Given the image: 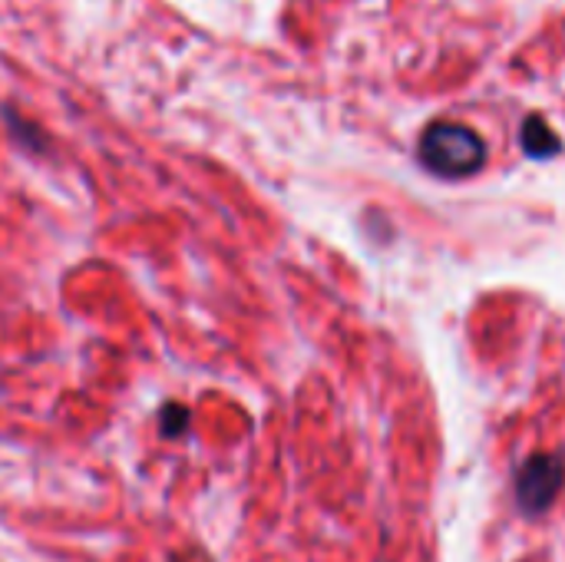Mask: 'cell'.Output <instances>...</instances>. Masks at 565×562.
I'll list each match as a JSON object with an SVG mask.
<instances>
[{"instance_id":"cell-1","label":"cell","mask_w":565,"mask_h":562,"mask_svg":"<svg viewBox=\"0 0 565 562\" xmlns=\"http://www.w3.org/2000/svg\"><path fill=\"white\" fill-rule=\"evenodd\" d=\"M420 159L427 169L447 179L473 176L487 162L483 139L460 123H434L420 139Z\"/></svg>"},{"instance_id":"cell-3","label":"cell","mask_w":565,"mask_h":562,"mask_svg":"<svg viewBox=\"0 0 565 562\" xmlns=\"http://www.w3.org/2000/svg\"><path fill=\"white\" fill-rule=\"evenodd\" d=\"M185 424H189V414H185V407H166L162 411V431L169 434V437H179L182 431H185Z\"/></svg>"},{"instance_id":"cell-2","label":"cell","mask_w":565,"mask_h":562,"mask_svg":"<svg viewBox=\"0 0 565 562\" xmlns=\"http://www.w3.org/2000/svg\"><path fill=\"white\" fill-rule=\"evenodd\" d=\"M523 146H526L530 156H553V152H559V136L546 123L530 119L523 126Z\"/></svg>"}]
</instances>
